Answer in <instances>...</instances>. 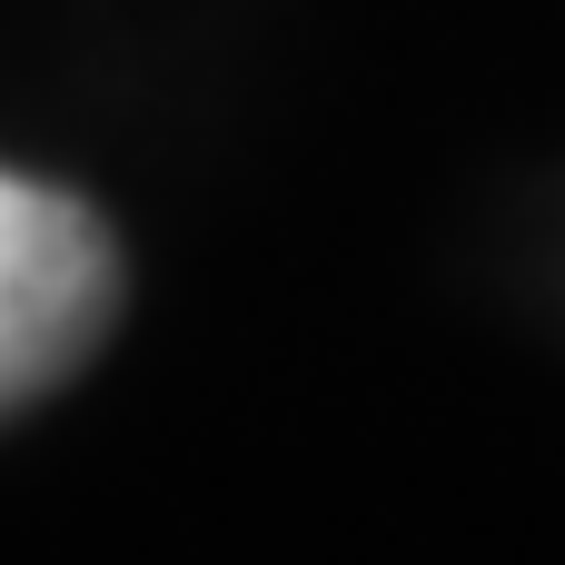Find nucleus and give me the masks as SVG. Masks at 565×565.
<instances>
[{"instance_id":"f257e3e1","label":"nucleus","mask_w":565,"mask_h":565,"mask_svg":"<svg viewBox=\"0 0 565 565\" xmlns=\"http://www.w3.org/2000/svg\"><path fill=\"white\" fill-rule=\"evenodd\" d=\"M119 308V248L89 199L0 169V417L50 397Z\"/></svg>"}]
</instances>
